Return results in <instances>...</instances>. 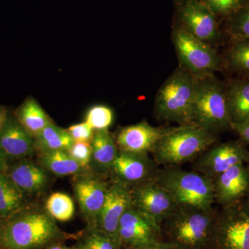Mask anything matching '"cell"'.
Returning a JSON list of instances; mask_svg holds the SVG:
<instances>
[{
  "label": "cell",
  "instance_id": "cell-1",
  "mask_svg": "<svg viewBox=\"0 0 249 249\" xmlns=\"http://www.w3.org/2000/svg\"><path fill=\"white\" fill-rule=\"evenodd\" d=\"M77 237L62 230L44 206L32 201L0 222V249H45Z\"/></svg>",
  "mask_w": 249,
  "mask_h": 249
},
{
  "label": "cell",
  "instance_id": "cell-2",
  "mask_svg": "<svg viewBox=\"0 0 249 249\" xmlns=\"http://www.w3.org/2000/svg\"><path fill=\"white\" fill-rule=\"evenodd\" d=\"M218 210L179 204L161 225L163 240L177 249H211Z\"/></svg>",
  "mask_w": 249,
  "mask_h": 249
},
{
  "label": "cell",
  "instance_id": "cell-3",
  "mask_svg": "<svg viewBox=\"0 0 249 249\" xmlns=\"http://www.w3.org/2000/svg\"><path fill=\"white\" fill-rule=\"evenodd\" d=\"M216 142V134L195 124L168 127L152 152V158L160 166H178L194 161Z\"/></svg>",
  "mask_w": 249,
  "mask_h": 249
},
{
  "label": "cell",
  "instance_id": "cell-4",
  "mask_svg": "<svg viewBox=\"0 0 249 249\" xmlns=\"http://www.w3.org/2000/svg\"><path fill=\"white\" fill-rule=\"evenodd\" d=\"M196 85V78L178 66L157 91L154 106L155 119L179 125L190 124Z\"/></svg>",
  "mask_w": 249,
  "mask_h": 249
},
{
  "label": "cell",
  "instance_id": "cell-5",
  "mask_svg": "<svg viewBox=\"0 0 249 249\" xmlns=\"http://www.w3.org/2000/svg\"><path fill=\"white\" fill-rule=\"evenodd\" d=\"M190 124L216 135L232 129L227 107L226 83L214 75L196 78Z\"/></svg>",
  "mask_w": 249,
  "mask_h": 249
},
{
  "label": "cell",
  "instance_id": "cell-6",
  "mask_svg": "<svg viewBox=\"0 0 249 249\" xmlns=\"http://www.w3.org/2000/svg\"><path fill=\"white\" fill-rule=\"evenodd\" d=\"M157 181L171 193L178 204L210 208L214 203L213 178L194 170L163 166L159 171Z\"/></svg>",
  "mask_w": 249,
  "mask_h": 249
},
{
  "label": "cell",
  "instance_id": "cell-7",
  "mask_svg": "<svg viewBox=\"0 0 249 249\" xmlns=\"http://www.w3.org/2000/svg\"><path fill=\"white\" fill-rule=\"evenodd\" d=\"M172 41L179 66L196 78L213 76L222 69V56L215 47L197 40L178 28H174Z\"/></svg>",
  "mask_w": 249,
  "mask_h": 249
},
{
  "label": "cell",
  "instance_id": "cell-8",
  "mask_svg": "<svg viewBox=\"0 0 249 249\" xmlns=\"http://www.w3.org/2000/svg\"><path fill=\"white\" fill-rule=\"evenodd\" d=\"M175 6V27L215 48L225 42L227 36L221 31L217 16L201 0H177Z\"/></svg>",
  "mask_w": 249,
  "mask_h": 249
},
{
  "label": "cell",
  "instance_id": "cell-9",
  "mask_svg": "<svg viewBox=\"0 0 249 249\" xmlns=\"http://www.w3.org/2000/svg\"><path fill=\"white\" fill-rule=\"evenodd\" d=\"M211 249H249V210L245 199L218 210Z\"/></svg>",
  "mask_w": 249,
  "mask_h": 249
},
{
  "label": "cell",
  "instance_id": "cell-10",
  "mask_svg": "<svg viewBox=\"0 0 249 249\" xmlns=\"http://www.w3.org/2000/svg\"><path fill=\"white\" fill-rule=\"evenodd\" d=\"M129 191L132 207L159 227H161L179 205L157 181L134 187Z\"/></svg>",
  "mask_w": 249,
  "mask_h": 249
},
{
  "label": "cell",
  "instance_id": "cell-11",
  "mask_svg": "<svg viewBox=\"0 0 249 249\" xmlns=\"http://www.w3.org/2000/svg\"><path fill=\"white\" fill-rule=\"evenodd\" d=\"M249 150L240 139L216 142L193 161L194 171L213 178L219 174L239 163H247Z\"/></svg>",
  "mask_w": 249,
  "mask_h": 249
},
{
  "label": "cell",
  "instance_id": "cell-12",
  "mask_svg": "<svg viewBox=\"0 0 249 249\" xmlns=\"http://www.w3.org/2000/svg\"><path fill=\"white\" fill-rule=\"evenodd\" d=\"M149 155L119 151L108 178L129 189L157 181L160 165Z\"/></svg>",
  "mask_w": 249,
  "mask_h": 249
},
{
  "label": "cell",
  "instance_id": "cell-13",
  "mask_svg": "<svg viewBox=\"0 0 249 249\" xmlns=\"http://www.w3.org/2000/svg\"><path fill=\"white\" fill-rule=\"evenodd\" d=\"M110 181L89 170L73 175L71 186L87 226L94 222L106 200Z\"/></svg>",
  "mask_w": 249,
  "mask_h": 249
},
{
  "label": "cell",
  "instance_id": "cell-14",
  "mask_svg": "<svg viewBox=\"0 0 249 249\" xmlns=\"http://www.w3.org/2000/svg\"><path fill=\"white\" fill-rule=\"evenodd\" d=\"M118 237L124 249L140 248L163 240L161 227L153 224L132 205L121 217Z\"/></svg>",
  "mask_w": 249,
  "mask_h": 249
},
{
  "label": "cell",
  "instance_id": "cell-15",
  "mask_svg": "<svg viewBox=\"0 0 249 249\" xmlns=\"http://www.w3.org/2000/svg\"><path fill=\"white\" fill-rule=\"evenodd\" d=\"M110 181L106 200L94 222L87 227L96 229L109 236L122 249L118 229L123 214L131 206L130 191L127 187Z\"/></svg>",
  "mask_w": 249,
  "mask_h": 249
},
{
  "label": "cell",
  "instance_id": "cell-16",
  "mask_svg": "<svg viewBox=\"0 0 249 249\" xmlns=\"http://www.w3.org/2000/svg\"><path fill=\"white\" fill-rule=\"evenodd\" d=\"M6 174L18 189L29 198L45 194L53 181V175L31 158L11 162Z\"/></svg>",
  "mask_w": 249,
  "mask_h": 249
},
{
  "label": "cell",
  "instance_id": "cell-17",
  "mask_svg": "<svg viewBox=\"0 0 249 249\" xmlns=\"http://www.w3.org/2000/svg\"><path fill=\"white\" fill-rule=\"evenodd\" d=\"M168 127H155L146 121L125 126L114 136L119 151L152 153Z\"/></svg>",
  "mask_w": 249,
  "mask_h": 249
},
{
  "label": "cell",
  "instance_id": "cell-18",
  "mask_svg": "<svg viewBox=\"0 0 249 249\" xmlns=\"http://www.w3.org/2000/svg\"><path fill=\"white\" fill-rule=\"evenodd\" d=\"M214 202L222 207L243 200L249 193V168L239 163L213 178Z\"/></svg>",
  "mask_w": 249,
  "mask_h": 249
},
{
  "label": "cell",
  "instance_id": "cell-19",
  "mask_svg": "<svg viewBox=\"0 0 249 249\" xmlns=\"http://www.w3.org/2000/svg\"><path fill=\"white\" fill-rule=\"evenodd\" d=\"M0 150L6 156L9 164L36 155L34 137L18 122L14 113L9 112L4 128L0 132Z\"/></svg>",
  "mask_w": 249,
  "mask_h": 249
},
{
  "label": "cell",
  "instance_id": "cell-20",
  "mask_svg": "<svg viewBox=\"0 0 249 249\" xmlns=\"http://www.w3.org/2000/svg\"><path fill=\"white\" fill-rule=\"evenodd\" d=\"M91 145V160L88 170L91 173L108 178L119 153L114 136L109 129L95 132Z\"/></svg>",
  "mask_w": 249,
  "mask_h": 249
},
{
  "label": "cell",
  "instance_id": "cell-21",
  "mask_svg": "<svg viewBox=\"0 0 249 249\" xmlns=\"http://www.w3.org/2000/svg\"><path fill=\"white\" fill-rule=\"evenodd\" d=\"M228 110L232 125L249 120V79L237 78L226 83Z\"/></svg>",
  "mask_w": 249,
  "mask_h": 249
},
{
  "label": "cell",
  "instance_id": "cell-22",
  "mask_svg": "<svg viewBox=\"0 0 249 249\" xmlns=\"http://www.w3.org/2000/svg\"><path fill=\"white\" fill-rule=\"evenodd\" d=\"M14 114L18 122L34 139L49 124L53 122L35 98L30 96L24 100L14 111Z\"/></svg>",
  "mask_w": 249,
  "mask_h": 249
},
{
  "label": "cell",
  "instance_id": "cell-23",
  "mask_svg": "<svg viewBox=\"0 0 249 249\" xmlns=\"http://www.w3.org/2000/svg\"><path fill=\"white\" fill-rule=\"evenodd\" d=\"M35 156L36 162L54 177H72L89 170L80 166L64 150L37 152Z\"/></svg>",
  "mask_w": 249,
  "mask_h": 249
},
{
  "label": "cell",
  "instance_id": "cell-24",
  "mask_svg": "<svg viewBox=\"0 0 249 249\" xmlns=\"http://www.w3.org/2000/svg\"><path fill=\"white\" fill-rule=\"evenodd\" d=\"M222 56V68L249 79V39L229 40Z\"/></svg>",
  "mask_w": 249,
  "mask_h": 249
},
{
  "label": "cell",
  "instance_id": "cell-25",
  "mask_svg": "<svg viewBox=\"0 0 249 249\" xmlns=\"http://www.w3.org/2000/svg\"><path fill=\"white\" fill-rule=\"evenodd\" d=\"M6 175L0 174V222L31 202Z\"/></svg>",
  "mask_w": 249,
  "mask_h": 249
},
{
  "label": "cell",
  "instance_id": "cell-26",
  "mask_svg": "<svg viewBox=\"0 0 249 249\" xmlns=\"http://www.w3.org/2000/svg\"><path fill=\"white\" fill-rule=\"evenodd\" d=\"M73 143L67 129L61 128L55 123L49 124L34 138L36 153L37 152L67 151Z\"/></svg>",
  "mask_w": 249,
  "mask_h": 249
},
{
  "label": "cell",
  "instance_id": "cell-27",
  "mask_svg": "<svg viewBox=\"0 0 249 249\" xmlns=\"http://www.w3.org/2000/svg\"><path fill=\"white\" fill-rule=\"evenodd\" d=\"M44 207L51 217L59 222L70 221L74 215V202L66 193H52L47 197Z\"/></svg>",
  "mask_w": 249,
  "mask_h": 249
},
{
  "label": "cell",
  "instance_id": "cell-28",
  "mask_svg": "<svg viewBox=\"0 0 249 249\" xmlns=\"http://www.w3.org/2000/svg\"><path fill=\"white\" fill-rule=\"evenodd\" d=\"M225 19L224 34L229 40L249 39V2Z\"/></svg>",
  "mask_w": 249,
  "mask_h": 249
},
{
  "label": "cell",
  "instance_id": "cell-29",
  "mask_svg": "<svg viewBox=\"0 0 249 249\" xmlns=\"http://www.w3.org/2000/svg\"><path fill=\"white\" fill-rule=\"evenodd\" d=\"M76 239L78 249H121L109 236L91 228L86 227Z\"/></svg>",
  "mask_w": 249,
  "mask_h": 249
},
{
  "label": "cell",
  "instance_id": "cell-30",
  "mask_svg": "<svg viewBox=\"0 0 249 249\" xmlns=\"http://www.w3.org/2000/svg\"><path fill=\"white\" fill-rule=\"evenodd\" d=\"M114 119V111L110 107L106 105H96L88 111L85 122L97 132L109 129Z\"/></svg>",
  "mask_w": 249,
  "mask_h": 249
},
{
  "label": "cell",
  "instance_id": "cell-31",
  "mask_svg": "<svg viewBox=\"0 0 249 249\" xmlns=\"http://www.w3.org/2000/svg\"><path fill=\"white\" fill-rule=\"evenodd\" d=\"M217 17L226 18L248 4L249 0H201Z\"/></svg>",
  "mask_w": 249,
  "mask_h": 249
},
{
  "label": "cell",
  "instance_id": "cell-32",
  "mask_svg": "<svg viewBox=\"0 0 249 249\" xmlns=\"http://www.w3.org/2000/svg\"><path fill=\"white\" fill-rule=\"evenodd\" d=\"M67 152L80 166L88 169L91 155V142H73Z\"/></svg>",
  "mask_w": 249,
  "mask_h": 249
},
{
  "label": "cell",
  "instance_id": "cell-33",
  "mask_svg": "<svg viewBox=\"0 0 249 249\" xmlns=\"http://www.w3.org/2000/svg\"><path fill=\"white\" fill-rule=\"evenodd\" d=\"M67 131L73 142H91L95 133V131L86 122L70 126Z\"/></svg>",
  "mask_w": 249,
  "mask_h": 249
},
{
  "label": "cell",
  "instance_id": "cell-34",
  "mask_svg": "<svg viewBox=\"0 0 249 249\" xmlns=\"http://www.w3.org/2000/svg\"><path fill=\"white\" fill-rule=\"evenodd\" d=\"M232 129L238 134L242 142L249 144V120L242 124L232 126Z\"/></svg>",
  "mask_w": 249,
  "mask_h": 249
},
{
  "label": "cell",
  "instance_id": "cell-35",
  "mask_svg": "<svg viewBox=\"0 0 249 249\" xmlns=\"http://www.w3.org/2000/svg\"><path fill=\"white\" fill-rule=\"evenodd\" d=\"M128 249H177L175 247L169 242L165 241H160L157 243L152 244V245L146 246V247H140V248Z\"/></svg>",
  "mask_w": 249,
  "mask_h": 249
},
{
  "label": "cell",
  "instance_id": "cell-36",
  "mask_svg": "<svg viewBox=\"0 0 249 249\" xmlns=\"http://www.w3.org/2000/svg\"><path fill=\"white\" fill-rule=\"evenodd\" d=\"M9 114V111L6 109L5 106H0V132L4 128L6 121H7Z\"/></svg>",
  "mask_w": 249,
  "mask_h": 249
},
{
  "label": "cell",
  "instance_id": "cell-37",
  "mask_svg": "<svg viewBox=\"0 0 249 249\" xmlns=\"http://www.w3.org/2000/svg\"><path fill=\"white\" fill-rule=\"evenodd\" d=\"M9 166V161L4 154L0 150V174L6 173Z\"/></svg>",
  "mask_w": 249,
  "mask_h": 249
},
{
  "label": "cell",
  "instance_id": "cell-38",
  "mask_svg": "<svg viewBox=\"0 0 249 249\" xmlns=\"http://www.w3.org/2000/svg\"><path fill=\"white\" fill-rule=\"evenodd\" d=\"M45 249H78L76 247H68L64 245V242L62 243L55 244V245L50 246V247H47Z\"/></svg>",
  "mask_w": 249,
  "mask_h": 249
},
{
  "label": "cell",
  "instance_id": "cell-39",
  "mask_svg": "<svg viewBox=\"0 0 249 249\" xmlns=\"http://www.w3.org/2000/svg\"><path fill=\"white\" fill-rule=\"evenodd\" d=\"M246 205H247V207L249 210V194L247 195V196H246V199H245Z\"/></svg>",
  "mask_w": 249,
  "mask_h": 249
},
{
  "label": "cell",
  "instance_id": "cell-40",
  "mask_svg": "<svg viewBox=\"0 0 249 249\" xmlns=\"http://www.w3.org/2000/svg\"><path fill=\"white\" fill-rule=\"evenodd\" d=\"M247 166H248V167H249V161H248V162H247Z\"/></svg>",
  "mask_w": 249,
  "mask_h": 249
}]
</instances>
